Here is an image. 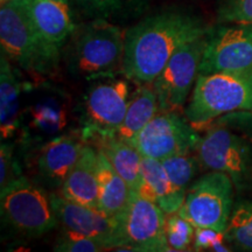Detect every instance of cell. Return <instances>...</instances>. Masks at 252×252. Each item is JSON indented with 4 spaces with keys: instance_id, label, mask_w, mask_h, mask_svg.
<instances>
[{
    "instance_id": "4",
    "label": "cell",
    "mask_w": 252,
    "mask_h": 252,
    "mask_svg": "<svg viewBox=\"0 0 252 252\" xmlns=\"http://www.w3.org/2000/svg\"><path fill=\"white\" fill-rule=\"evenodd\" d=\"M248 110H252V71L213 72L198 74L185 115L194 126H200Z\"/></svg>"
},
{
    "instance_id": "12",
    "label": "cell",
    "mask_w": 252,
    "mask_h": 252,
    "mask_svg": "<svg viewBox=\"0 0 252 252\" xmlns=\"http://www.w3.org/2000/svg\"><path fill=\"white\" fill-rule=\"evenodd\" d=\"M207 37L198 74L252 71V24H220Z\"/></svg>"
},
{
    "instance_id": "6",
    "label": "cell",
    "mask_w": 252,
    "mask_h": 252,
    "mask_svg": "<svg viewBox=\"0 0 252 252\" xmlns=\"http://www.w3.org/2000/svg\"><path fill=\"white\" fill-rule=\"evenodd\" d=\"M196 156L203 168L228 175L237 191L252 186V141L245 135L215 124L201 138Z\"/></svg>"
},
{
    "instance_id": "1",
    "label": "cell",
    "mask_w": 252,
    "mask_h": 252,
    "mask_svg": "<svg viewBox=\"0 0 252 252\" xmlns=\"http://www.w3.org/2000/svg\"><path fill=\"white\" fill-rule=\"evenodd\" d=\"M208 32L200 18L187 12L151 15L125 33L123 74L138 83H153L176 50Z\"/></svg>"
},
{
    "instance_id": "24",
    "label": "cell",
    "mask_w": 252,
    "mask_h": 252,
    "mask_svg": "<svg viewBox=\"0 0 252 252\" xmlns=\"http://www.w3.org/2000/svg\"><path fill=\"white\" fill-rule=\"evenodd\" d=\"M195 226L179 213L169 214L166 220V238L169 251H187L193 245Z\"/></svg>"
},
{
    "instance_id": "15",
    "label": "cell",
    "mask_w": 252,
    "mask_h": 252,
    "mask_svg": "<svg viewBox=\"0 0 252 252\" xmlns=\"http://www.w3.org/2000/svg\"><path fill=\"white\" fill-rule=\"evenodd\" d=\"M34 25L50 48L61 54L62 47L76 30L72 23L69 1L24 0Z\"/></svg>"
},
{
    "instance_id": "30",
    "label": "cell",
    "mask_w": 252,
    "mask_h": 252,
    "mask_svg": "<svg viewBox=\"0 0 252 252\" xmlns=\"http://www.w3.org/2000/svg\"><path fill=\"white\" fill-rule=\"evenodd\" d=\"M215 124L223 125L245 135L252 141V110L231 112L217 118Z\"/></svg>"
},
{
    "instance_id": "10",
    "label": "cell",
    "mask_w": 252,
    "mask_h": 252,
    "mask_svg": "<svg viewBox=\"0 0 252 252\" xmlns=\"http://www.w3.org/2000/svg\"><path fill=\"white\" fill-rule=\"evenodd\" d=\"M201 137L175 110L158 112L130 143L143 157L161 160L196 151Z\"/></svg>"
},
{
    "instance_id": "25",
    "label": "cell",
    "mask_w": 252,
    "mask_h": 252,
    "mask_svg": "<svg viewBox=\"0 0 252 252\" xmlns=\"http://www.w3.org/2000/svg\"><path fill=\"white\" fill-rule=\"evenodd\" d=\"M220 24H252V0H217Z\"/></svg>"
},
{
    "instance_id": "27",
    "label": "cell",
    "mask_w": 252,
    "mask_h": 252,
    "mask_svg": "<svg viewBox=\"0 0 252 252\" xmlns=\"http://www.w3.org/2000/svg\"><path fill=\"white\" fill-rule=\"evenodd\" d=\"M23 175L14 157L12 144L2 143L0 149V190Z\"/></svg>"
},
{
    "instance_id": "13",
    "label": "cell",
    "mask_w": 252,
    "mask_h": 252,
    "mask_svg": "<svg viewBox=\"0 0 252 252\" xmlns=\"http://www.w3.org/2000/svg\"><path fill=\"white\" fill-rule=\"evenodd\" d=\"M50 202L63 229L98 239L109 250L119 248V220L104 215L94 208L67 200L50 191Z\"/></svg>"
},
{
    "instance_id": "18",
    "label": "cell",
    "mask_w": 252,
    "mask_h": 252,
    "mask_svg": "<svg viewBox=\"0 0 252 252\" xmlns=\"http://www.w3.org/2000/svg\"><path fill=\"white\" fill-rule=\"evenodd\" d=\"M90 143L94 149L105 156L132 190H139L143 156L130 141L121 139L117 135H108L96 138Z\"/></svg>"
},
{
    "instance_id": "8",
    "label": "cell",
    "mask_w": 252,
    "mask_h": 252,
    "mask_svg": "<svg viewBox=\"0 0 252 252\" xmlns=\"http://www.w3.org/2000/svg\"><path fill=\"white\" fill-rule=\"evenodd\" d=\"M131 94L130 83L125 80L111 78L89 88L81 104V134L87 143L116 135L125 118Z\"/></svg>"
},
{
    "instance_id": "26",
    "label": "cell",
    "mask_w": 252,
    "mask_h": 252,
    "mask_svg": "<svg viewBox=\"0 0 252 252\" xmlns=\"http://www.w3.org/2000/svg\"><path fill=\"white\" fill-rule=\"evenodd\" d=\"M109 250L98 239L63 229L56 241L54 251L59 252H99Z\"/></svg>"
},
{
    "instance_id": "3",
    "label": "cell",
    "mask_w": 252,
    "mask_h": 252,
    "mask_svg": "<svg viewBox=\"0 0 252 252\" xmlns=\"http://www.w3.org/2000/svg\"><path fill=\"white\" fill-rule=\"evenodd\" d=\"M125 33L105 19H94L76 27L65 54L68 70L75 76H109L121 65L124 56Z\"/></svg>"
},
{
    "instance_id": "20",
    "label": "cell",
    "mask_w": 252,
    "mask_h": 252,
    "mask_svg": "<svg viewBox=\"0 0 252 252\" xmlns=\"http://www.w3.org/2000/svg\"><path fill=\"white\" fill-rule=\"evenodd\" d=\"M0 67V125L1 139H8L19 126V98L21 84L9 60L1 53Z\"/></svg>"
},
{
    "instance_id": "7",
    "label": "cell",
    "mask_w": 252,
    "mask_h": 252,
    "mask_svg": "<svg viewBox=\"0 0 252 252\" xmlns=\"http://www.w3.org/2000/svg\"><path fill=\"white\" fill-rule=\"evenodd\" d=\"M235 186L222 172L210 171L188 188L179 214L195 228L224 232L234 208Z\"/></svg>"
},
{
    "instance_id": "32",
    "label": "cell",
    "mask_w": 252,
    "mask_h": 252,
    "mask_svg": "<svg viewBox=\"0 0 252 252\" xmlns=\"http://www.w3.org/2000/svg\"><path fill=\"white\" fill-rule=\"evenodd\" d=\"M63 1H69V0H63Z\"/></svg>"
},
{
    "instance_id": "21",
    "label": "cell",
    "mask_w": 252,
    "mask_h": 252,
    "mask_svg": "<svg viewBox=\"0 0 252 252\" xmlns=\"http://www.w3.org/2000/svg\"><path fill=\"white\" fill-rule=\"evenodd\" d=\"M158 111L160 109L156 91L149 87H139L131 94L125 118L116 135L127 141L133 139Z\"/></svg>"
},
{
    "instance_id": "31",
    "label": "cell",
    "mask_w": 252,
    "mask_h": 252,
    "mask_svg": "<svg viewBox=\"0 0 252 252\" xmlns=\"http://www.w3.org/2000/svg\"><path fill=\"white\" fill-rule=\"evenodd\" d=\"M34 123L43 131L54 132L62 127L63 116L60 110L52 109V106H41L34 112Z\"/></svg>"
},
{
    "instance_id": "29",
    "label": "cell",
    "mask_w": 252,
    "mask_h": 252,
    "mask_svg": "<svg viewBox=\"0 0 252 252\" xmlns=\"http://www.w3.org/2000/svg\"><path fill=\"white\" fill-rule=\"evenodd\" d=\"M72 1L91 17L105 19L117 14V12L128 0H72Z\"/></svg>"
},
{
    "instance_id": "16",
    "label": "cell",
    "mask_w": 252,
    "mask_h": 252,
    "mask_svg": "<svg viewBox=\"0 0 252 252\" xmlns=\"http://www.w3.org/2000/svg\"><path fill=\"white\" fill-rule=\"evenodd\" d=\"M60 194L67 200L98 209V151L93 145H84Z\"/></svg>"
},
{
    "instance_id": "23",
    "label": "cell",
    "mask_w": 252,
    "mask_h": 252,
    "mask_svg": "<svg viewBox=\"0 0 252 252\" xmlns=\"http://www.w3.org/2000/svg\"><path fill=\"white\" fill-rule=\"evenodd\" d=\"M161 163L168 175L169 180L181 194H187L188 188L194 176L200 169V160L197 156H193L191 152L182 153L161 160Z\"/></svg>"
},
{
    "instance_id": "22",
    "label": "cell",
    "mask_w": 252,
    "mask_h": 252,
    "mask_svg": "<svg viewBox=\"0 0 252 252\" xmlns=\"http://www.w3.org/2000/svg\"><path fill=\"white\" fill-rule=\"evenodd\" d=\"M224 236L235 250L252 252V200L234 204Z\"/></svg>"
},
{
    "instance_id": "17",
    "label": "cell",
    "mask_w": 252,
    "mask_h": 252,
    "mask_svg": "<svg viewBox=\"0 0 252 252\" xmlns=\"http://www.w3.org/2000/svg\"><path fill=\"white\" fill-rule=\"evenodd\" d=\"M138 191L161 208L166 215L178 213L186 197L169 180L161 161L146 157L141 161V185Z\"/></svg>"
},
{
    "instance_id": "14",
    "label": "cell",
    "mask_w": 252,
    "mask_h": 252,
    "mask_svg": "<svg viewBox=\"0 0 252 252\" xmlns=\"http://www.w3.org/2000/svg\"><path fill=\"white\" fill-rule=\"evenodd\" d=\"M86 144L80 133L59 135L42 145L34 163L37 184L52 190L61 189Z\"/></svg>"
},
{
    "instance_id": "11",
    "label": "cell",
    "mask_w": 252,
    "mask_h": 252,
    "mask_svg": "<svg viewBox=\"0 0 252 252\" xmlns=\"http://www.w3.org/2000/svg\"><path fill=\"white\" fill-rule=\"evenodd\" d=\"M207 35L208 33L180 47L153 81L160 111H178L185 105L198 76Z\"/></svg>"
},
{
    "instance_id": "28",
    "label": "cell",
    "mask_w": 252,
    "mask_h": 252,
    "mask_svg": "<svg viewBox=\"0 0 252 252\" xmlns=\"http://www.w3.org/2000/svg\"><path fill=\"white\" fill-rule=\"evenodd\" d=\"M224 232L208 228L195 229L194 242L191 248L194 251H229Z\"/></svg>"
},
{
    "instance_id": "9",
    "label": "cell",
    "mask_w": 252,
    "mask_h": 252,
    "mask_svg": "<svg viewBox=\"0 0 252 252\" xmlns=\"http://www.w3.org/2000/svg\"><path fill=\"white\" fill-rule=\"evenodd\" d=\"M166 214L152 201L132 190L130 202L119 220L118 250L169 251L166 238Z\"/></svg>"
},
{
    "instance_id": "5",
    "label": "cell",
    "mask_w": 252,
    "mask_h": 252,
    "mask_svg": "<svg viewBox=\"0 0 252 252\" xmlns=\"http://www.w3.org/2000/svg\"><path fill=\"white\" fill-rule=\"evenodd\" d=\"M0 213L6 228L26 238L40 237L60 224L49 194L24 175L0 190Z\"/></svg>"
},
{
    "instance_id": "19",
    "label": "cell",
    "mask_w": 252,
    "mask_h": 252,
    "mask_svg": "<svg viewBox=\"0 0 252 252\" xmlns=\"http://www.w3.org/2000/svg\"><path fill=\"white\" fill-rule=\"evenodd\" d=\"M132 189L98 151V210L104 215L118 219L130 202Z\"/></svg>"
},
{
    "instance_id": "2",
    "label": "cell",
    "mask_w": 252,
    "mask_h": 252,
    "mask_svg": "<svg viewBox=\"0 0 252 252\" xmlns=\"http://www.w3.org/2000/svg\"><path fill=\"white\" fill-rule=\"evenodd\" d=\"M0 45L6 58L33 74H50L61 59L41 36L24 0H1Z\"/></svg>"
}]
</instances>
